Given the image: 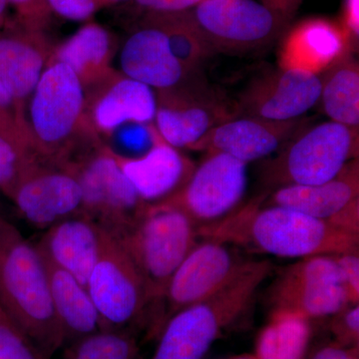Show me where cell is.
I'll list each match as a JSON object with an SVG mask.
<instances>
[{
  "label": "cell",
  "mask_w": 359,
  "mask_h": 359,
  "mask_svg": "<svg viewBox=\"0 0 359 359\" xmlns=\"http://www.w3.org/2000/svg\"><path fill=\"white\" fill-rule=\"evenodd\" d=\"M42 259L46 269L52 306L65 337V346L103 330L102 320L87 287L44 256Z\"/></svg>",
  "instance_id": "cell-25"
},
{
  "label": "cell",
  "mask_w": 359,
  "mask_h": 359,
  "mask_svg": "<svg viewBox=\"0 0 359 359\" xmlns=\"http://www.w3.org/2000/svg\"><path fill=\"white\" fill-rule=\"evenodd\" d=\"M18 11V21L33 27L45 28L50 18V11L45 0H7Z\"/></svg>",
  "instance_id": "cell-36"
},
{
  "label": "cell",
  "mask_w": 359,
  "mask_h": 359,
  "mask_svg": "<svg viewBox=\"0 0 359 359\" xmlns=\"http://www.w3.org/2000/svg\"><path fill=\"white\" fill-rule=\"evenodd\" d=\"M271 313L311 320L339 313L349 304L334 255L304 257L278 273L269 292Z\"/></svg>",
  "instance_id": "cell-10"
},
{
  "label": "cell",
  "mask_w": 359,
  "mask_h": 359,
  "mask_svg": "<svg viewBox=\"0 0 359 359\" xmlns=\"http://www.w3.org/2000/svg\"><path fill=\"white\" fill-rule=\"evenodd\" d=\"M311 339L309 320L292 313H271L259 332L257 359H304Z\"/></svg>",
  "instance_id": "cell-28"
},
{
  "label": "cell",
  "mask_w": 359,
  "mask_h": 359,
  "mask_svg": "<svg viewBox=\"0 0 359 359\" xmlns=\"http://www.w3.org/2000/svg\"><path fill=\"white\" fill-rule=\"evenodd\" d=\"M0 111L11 116L15 120L16 117H18L15 103H14L13 96L11 95L8 90H7L1 76H0ZM16 122H18V120H16ZM18 127H20V125H18Z\"/></svg>",
  "instance_id": "cell-41"
},
{
  "label": "cell",
  "mask_w": 359,
  "mask_h": 359,
  "mask_svg": "<svg viewBox=\"0 0 359 359\" xmlns=\"http://www.w3.org/2000/svg\"><path fill=\"white\" fill-rule=\"evenodd\" d=\"M302 0H262V4L280 16L285 25H289Z\"/></svg>",
  "instance_id": "cell-39"
},
{
  "label": "cell",
  "mask_w": 359,
  "mask_h": 359,
  "mask_svg": "<svg viewBox=\"0 0 359 359\" xmlns=\"http://www.w3.org/2000/svg\"><path fill=\"white\" fill-rule=\"evenodd\" d=\"M53 48L43 28L20 21L13 32L0 35V76L15 103L20 131L25 104L48 65Z\"/></svg>",
  "instance_id": "cell-19"
},
{
  "label": "cell",
  "mask_w": 359,
  "mask_h": 359,
  "mask_svg": "<svg viewBox=\"0 0 359 359\" xmlns=\"http://www.w3.org/2000/svg\"><path fill=\"white\" fill-rule=\"evenodd\" d=\"M87 290L102 320L103 330L147 325L152 337L156 306L143 276L114 236L106 231L102 252L90 276Z\"/></svg>",
  "instance_id": "cell-7"
},
{
  "label": "cell",
  "mask_w": 359,
  "mask_h": 359,
  "mask_svg": "<svg viewBox=\"0 0 359 359\" xmlns=\"http://www.w3.org/2000/svg\"><path fill=\"white\" fill-rule=\"evenodd\" d=\"M0 308L49 358L65 346L39 248L1 214Z\"/></svg>",
  "instance_id": "cell-3"
},
{
  "label": "cell",
  "mask_w": 359,
  "mask_h": 359,
  "mask_svg": "<svg viewBox=\"0 0 359 359\" xmlns=\"http://www.w3.org/2000/svg\"><path fill=\"white\" fill-rule=\"evenodd\" d=\"M190 13L216 52L252 50L268 44L287 26L256 0H202Z\"/></svg>",
  "instance_id": "cell-13"
},
{
  "label": "cell",
  "mask_w": 359,
  "mask_h": 359,
  "mask_svg": "<svg viewBox=\"0 0 359 359\" xmlns=\"http://www.w3.org/2000/svg\"><path fill=\"white\" fill-rule=\"evenodd\" d=\"M9 199L21 218L40 230L83 215V197L76 175L60 165L33 163Z\"/></svg>",
  "instance_id": "cell-14"
},
{
  "label": "cell",
  "mask_w": 359,
  "mask_h": 359,
  "mask_svg": "<svg viewBox=\"0 0 359 359\" xmlns=\"http://www.w3.org/2000/svg\"><path fill=\"white\" fill-rule=\"evenodd\" d=\"M157 130L151 124L128 123L116 129L108 136L112 146L107 147L120 157L129 158L130 154H145L154 145Z\"/></svg>",
  "instance_id": "cell-31"
},
{
  "label": "cell",
  "mask_w": 359,
  "mask_h": 359,
  "mask_svg": "<svg viewBox=\"0 0 359 359\" xmlns=\"http://www.w3.org/2000/svg\"><path fill=\"white\" fill-rule=\"evenodd\" d=\"M7 0H0V26L4 25V18H6L7 6H8Z\"/></svg>",
  "instance_id": "cell-43"
},
{
  "label": "cell",
  "mask_w": 359,
  "mask_h": 359,
  "mask_svg": "<svg viewBox=\"0 0 359 359\" xmlns=\"http://www.w3.org/2000/svg\"><path fill=\"white\" fill-rule=\"evenodd\" d=\"M311 359H359L358 347L328 346L320 349Z\"/></svg>",
  "instance_id": "cell-40"
},
{
  "label": "cell",
  "mask_w": 359,
  "mask_h": 359,
  "mask_svg": "<svg viewBox=\"0 0 359 359\" xmlns=\"http://www.w3.org/2000/svg\"><path fill=\"white\" fill-rule=\"evenodd\" d=\"M0 132L1 133L9 135V136L15 137V138L20 139L21 141L25 142L22 134L20 127H18V122L13 117L6 114V113L0 111ZM26 145V144H25Z\"/></svg>",
  "instance_id": "cell-42"
},
{
  "label": "cell",
  "mask_w": 359,
  "mask_h": 359,
  "mask_svg": "<svg viewBox=\"0 0 359 359\" xmlns=\"http://www.w3.org/2000/svg\"><path fill=\"white\" fill-rule=\"evenodd\" d=\"M339 266L342 283L349 304H359V254L358 252L334 255Z\"/></svg>",
  "instance_id": "cell-35"
},
{
  "label": "cell",
  "mask_w": 359,
  "mask_h": 359,
  "mask_svg": "<svg viewBox=\"0 0 359 359\" xmlns=\"http://www.w3.org/2000/svg\"><path fill=\"white\" fill-rule=\"evenodd\" d=\"M269 259H250L218 294L173 314L158 335L150 359H203L212 344L252 306L273 271Z\"/></svg>",
  "instance_id": "cell-4"
},
{
  "label": "cell",
  "mask_w": 359,
  "mask_h": 359,
  "mask_svg": "<svg viewBox=\"0 0 359 359\" xmlns=\"http://www.w3.org/2000/svg\"><path fill=\"white\" fill-rule=\"evenodd\" d=\"M25 110L21 131L37 162L63 166L94 143L93 136H78L92 132L85 117L86 90L62 63L49 61Z\"/></svg>",
  "instance_id": "cell-2"
},
{
  "label": "cell",
  "mask_w": 359,
  "mask_h": 359,
  "mask_svg": "<svg viewBox=\"0 0 359 359\" xmlns=\"http://www.w3.org/2000/svg\"><path fill=\"white\" fill-rule=\"evenodd\" d=\"M262 203L290 208L359 235L358 158L325 183L280 187L264 195Z\"/></svg>",
  "instance_id": "cell-15"
},
{
  "label": "cell",
  "mask_w": 359,
  "mask_h": 359,
  "mask_svg": "<svg viewBox=\"0 0 359 359\" xmlns=\"http://www.w3.org/2000/svg\"><path fill=\"white\" fill-rule=\"evenodd\" d=\"M157 94L155 128L163 141L178 150H191L210 130L240 116L237 103L199 74Z\"/></svg>",
  "instance_id": "cell-9"
},
{
  "label": "cell",
  "mask_w": 359,
  "mask_h": 359,
  "mask_svg": "<svg viewBox=\"0 0 359 359\" xmlns=\"http://www.w3.org/2000/svg\"><path fill=\"white\" fill-rule=\"evenodd\" d=\"M320 76L318 103L330 121L359 126V65L353 51L341 56Z\"/></svg>",
  "instance_id": "cell-26"
},
{
  "label": "cell",
  "mask_w": 359,
  "mask_h": 359,
  "mask_svg": "<svg viewBox=\"0 0 359 359\" xmlns=\"http://www.w3.org/2000/svg\"><path fill=\"white\" fill-rule=\"evenodd\" d=\"M359 128L327 121L304 125L264 163L262 179L269 188L318 185L334 179L358 159Z\"/></svg>",
  "instance_id": "cell-6"
},
{
  "label": "cell",
  "mask_w": 359,
  "mask_h": 359,
  "mask_svg": "<svg viewBox=\"0 0 359 359\" xmlns=\"http://www.w3.org/2000/svg\"><path fill=\"white\" fill-rule=\"evenodd\" d=\"M231 359H257L256 356L250 355V354H243V355L236 356V358H233Z\"/></svg>",
  "instance_id": "cell-45"
},
{
  "label": "cell",
  "mask_w": 359,
  "mask_h": 359,
  "mask_svg": "<svg viewBox=\"0 0 359 359\" xmlns=\"http://www.w3.org/2000/svg\"><path fill=\"white\" fill-rule=\"evenodd\" d=\"M145 18L164 32L174 55L190 74H199L208 59L216 53L196 25L190 11L148 13Z\"/></svg>",
  "instance_id": "cell-27"
},
{
  "label": "cell",
  "mask_w": 359,
  "mask_h": 359,
  "mask_svg": "<svg viewBox=\"0 0 359 359\" xmlns=\"http://www.w3.org/2000/svg\"><path fill=\"white\" fill-rule=\"evenodd\" d=\"M85 117L94 133L108 137L128 123L150 124L157 111L154 89L137 80L113 72L86 91Z\"/></svg>",
  "instance_id": "cell-18"
},
{
  "label": "cell",
  "mask_w": 359,
  "mask_h": 359,
  "mask_svg": "<svg viewBox=\"0 0 359 359\" xmlns=\"http://www.w3.org/2000/svg\"><path fill=\"white\" fill-rule=\"evenodd\" d=\"M63 359H139L136 332L101 330L65 344Z\"/></svg>",
  "instance_id": "cell-29"
},
{
  "label": "cell",
  "mask_w": 359,
  "mask_h": 359,
  "mask_svg": "<svg viewBox=\"0 0 359 359\" xmlns=\"http://www.w3.org/2000/svg\"><path fill=\"white\" fill-rule=\"evenodd\" d=\"M311 121L304 117L290 121H271L238 116L210 130L191 150L223 153L249 164L273 155Z\"/></svg>",
  "instance_id": "cell-17"
},
{
  "label": "cell",
  "mask_w": 359,
  "mask_h": 359,
  "mask_svg": "<svg viewBox=\"0 0 359 359\" xmlns=\"http://www.w3.org/2000/svg\"><path fill=\"white\" fill-rule=\"evenodd\" d=\"M250 261L233 245L214 240L198 242L165 289L158 335L173 314L218 294L244 271Z\"/></svg>",
  "instance_id": "cell-11"
},
{
  "label": "cell",
  "mask_w": 359,
  "mask_h": 359,
  "mask_svg": "<svg viewBox=\"0 0 359 359\" xmlns=\"http://www.w3.org/2000/svg\"><path fill=\"white\" fill-rule=\"evenodd\" d=\"M116 238L140 271L154 301L157 335L163 294L170 278L198 244L197 226L173 207L147 205L133 224Z\"/></svg>",
  "instance_id": "cell-5"
},
{
  "label": "cell",
  "mask_w": 359,
  "mask_h": 359,
  "mask_svg": "<svg viewBox=\"0 0 359 359\" xmlns=\"http://www.w3.org/2000/svg\"><path fill=\"white\" fill-rule=\"evenodd\" d=\"M114 35L103 25L87 21L52 50L49 61L70 68L89 90L112 74L110 65L116 46Z\"/></svg>",
  "instance_id": "cell-24"
},
{
  "label": "cell",
  "mask_w": 359,
  "mask_h": 359,
  "mask_svg": "<svg viewBox=\"0 0 359 359\" xmlns=\"http://www.w3.org/2000/svg\"><path fill=\"white\" fill-rule=\"evenodd\" d=\"M0 359H50L0 308Z\"/></svg>",
  "instance_id": "cell-32"
},
{
  "label": "cell",
  "mask_w": 359,
  "mask_h": 359,
  "mask_svg": "<svg viewBox=\"0 0 359 359\" xmlns=\"http://www.w3.org/2000/svg\"><path fill=\"white\" fill-rule=\"evenodd\" d=\"M129 1V0H100L104 7L114 6V4H122V2Z\"/></svg>",
  "instance_id": "cell-44"
},
{
  "label": "cell",
  "mask_w": 359,
  "mask_h": 359,
  "mask_svg": "<svg viewBox=\"0 0 359 359\" xmlns=\"http://www.w3.org/2000/svg\"><path fill=\"white\" fill-rule=\"evenodd\" d=\"M348 51L355 50L339 21L309 18L285 33L278 65L320 75Z\"/></svg>",
  "instance_id": "cell-21"
},
{
  "label": "cell",
  "mask_w": 359,
  "mask_h": 359,
  "mask_svg": "<svg viewBox=\"0 0 359 359\" xmlns=\"http://www.w3.org/2000/svg\"><path fill=\"white\" fill-rule=\"evenodd\" d=\"M330 330L337 346H359V304H351L332 316Z\"/></svg>",
  "instance_id": "cell-33"
},
{
  "label": "cell",
  "mask_w": 359,
  "mask_h": 359,
  "mask_svg": "<svg viewBox=\"0 0 359 359\" xmlns=\"http://www.w3.org/2000/svg\"><path fill=\"white\" fill-rule=\"evenodd\" d=\"M65 167L74 172L81 186L83 216L116 238L133 224L147 205L107 146L96 144Z\"/></svg>",
  "instance_id": "cell-8"
},
{
  "label": "cell",
  "mask_w": 359,
  "mask_h": 359,
  "mask_svg": "<svg viewBox=\"0 0 359 359\" xmlns=\"http://www.w3.org/2000/svg\"><path fill=\"white\" fill-rule=\"evenodd\" d=\"M320 95V75L280 68L255 79L236 103L240 116L290 121L316 106Z\"/></svg>",
  "instance_id": "cell-16"
},
{
  "label": "cell",
  "mask_w": 359,
  "mask_h": 359,
  "mask_svg": "<svg viewBox=\"0 0 359 359\" xmlns=\"http://www.w3.org/2000/svg\"><path fill=\"white\" fill-rule=\"evenodd\" d=\"M50 13L71 21H89L102 7L100 0H45Z\"/></svg>",
  "instance_id": "cell-34"
},
{
  "label": "cell",
  "mask_w": 359,
  "mask_h": 359,
  "mask_svg": "<svg viewBox=\"0 0 359 359\" xmlns=\"http://www.w3.org/2000/svg\"><path fill=\"white\" fill-rule=\"evenodd\" d=\"M339 22L355 50L359 37V0H344Z\"/></svg>",
  "instance_id": "cell-37"
},
{
  "label": "cell",
  "mask_w": 359,
  "mask_h": 359,
  "mask_svg": "<svg viewBox=\"0 0 359 359\" xmlns=\"http://www.w3.org/2000/svg\"><path fill=\"white\" fill-rule=\"evenodd\" d=\"M219 359H231V358H219Z\"/></svg>",
  "instance_id": "cell-46"
},
{
  "label": "cell",
  "mask_w": 359,
  "mask_h": 359,
  "mask_svg": "<svg viewBox=\"0 0 359 359\" xmlns=\"http://www.w3.org/2000/svg\"><path fill=\"white\" fill-rule=\"evenodd\" d=\"M119 65L121 74L157 91L175 88L193 76L174 55L164 32L147 18L123 43Z\"/></svg>",
  "instance_id": "cell-20"
},
{
  "label": "cell",
  "mask_w": 359,
  "mask_h": 359,
  "mask_svg": "<svg viewBox=\"0 0 359 359\" xmlns=\"http://www.w3.org/2000/svg\"><path fill=\"white\" fill-rule=\"evenodd\" d=\"M263 198L250 200L219 221L198 226V237L287 259L358 252V233L290 208L264 205Z\"/></svg>",
  "instance_id": "cell-1"
},
{
  "label": "cell",
  "mask_w": 359,
  "mask_h": 359,
  "mask_svg": "<svg viewBox=\"0 0 359 359\" xmlns=\"http://www.w3.org/2000/svg\"><path fill=\"white\" fill-rule=\"evenodd\" d=\"M148 13H174L191 11L202 0H135Z\"/></svg>",
  "instance_id": "cell-38"
},
{
  "label": "cell",
  "mask_w": 359,
  "mask_h": 359,
  "mask_svg": "<svg viewBox=\"0 0 359 359\" xmlns=\"http://www.w3.org/2000/svg\"><path fill=\"white\" fill-rule=\"evenodd\" d=\"M105 236L106 231L95 222L80 215L45 230L36 247L42 256L87 287L102 252Z\"/></svg>",
  "instance_id": "cell-23"
},
{
  "label": "cell",
  "mask_w": 359,
  "mask_h": 359,
  "mask_svg": "<svg viewBox=\"0 0 359 359\" xmlns=\"http://www.w3.org/2000/svg\"><path fill=\"white\" fill-rule=\"evenodd\" d=\"M123 173L146 205L165 202L178 192L191 176L195 164L162 140L159 133L145 154L135 158L116 155Z\"/></svg>",
  "instance_id": "cell-22"
},
{
  "label": "cell",
  "mask_w": 359,
  "mask_h": 359,
  "mask_svg": "<svg viewBox=\"0 0 359 359\" xmlns=\"http://www.w3.org/2000/svg\"><path fill=\"white\" fill-rule=\"evenodd\" d=\"M35 162L25 142L0 132V192L9 198L21 176Z\"/></svg>",
  "instance_id": "cell-30"
},
{
  "label": "cell",
  "mask_w": 359,
  "mask_h": 359,
  "mask_svg": "<svg viewBox=\"0 0 359 359\" xmlns=\"http://www.w3.org/2000/svg\"><path fill=\"white\" fill-rule=\"evenodd\" d=\"M247 166L223 153H207L185 185L160 204L183 212L197 228L219 221L241 205L247 190Z\"/></svg>",
  "instance_id": "cell-12"
}]
</instances>
